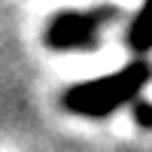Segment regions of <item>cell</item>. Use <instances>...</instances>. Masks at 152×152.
Segmentation results:
<instances>
[{
    "label": "cell",
    "instance_id": "1",
    "mask_svg": "<svg viewBox=\"0 0 152 152\" xmlns=\"http://www.w3.org/2000/svg\"><path fill=\"white\" fill-rule=\"evenodd\" d=\"M149 82H152V64L146 58H134L131 64L113 73L70 85L61 94V110L79 119H110L119 110L131 107Z\"/></svg>",
    "mask_w": 152,
    "mask_h": 152
},
{
    "label": "cell",
    "instance_id": "2",
    "mask_svg": "<svg viewBox=\"0 0 152 152\" xmlns=\"http://www.w3.org/2000/svg\"><path fill=\"white\" fill-rule=\"evenodd\" d=\"M122 9L116 3H97L88 9H64L49 18L43 43L52 52H94L110 28H116Z\"/></svg>",
    "mask_w": 152,
    "mask_h": 152
},
{
    "label": "cell",
    "instance_id": "3",
    "mask_svg": "<svg viewBox=\"0 0 152 152\" xmlns=\"http://www.w3.org/2000/svg\"><path fill=\"white\" fill-rule=\"evenodd\" d=\"M125 46L137 58H146L152 52V0H143L140 9L131 15L128 31H125Z\"/></svg>",
    "mask_w": 152,
    "mask_h": 152
},
{
    "label": "cell",
    "instance_id": "4",
    "mask_svg": "<svg viewBox=\"0 0 152 152\" xmlns=\"http://www.w3.org/2000/svg\"><path fill=\"white\" fill-rule=\"evenodd\" d=\"M131 110H134V122L140 125L143 131H152V104H149L143 94H140V97H137L134 104H131Z\"/></svg>",
    "mask_w": 152,
    "mask_h": 152
}]
</instances>
